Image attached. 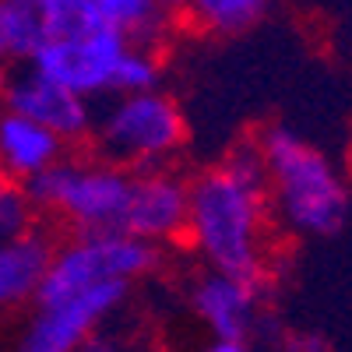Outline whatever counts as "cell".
I'll return each instance as SVG.
<instances>
[{"instance_id":"1","label":"cell","mask_w":352,"mask_h":352,"mask_svg":"<svg viewBox=\"0 0 352 352\" xmlns=\"http://www.w3.org/2000/svg\"><path fill=\"white\" fill-rule=\"evenodd\" d=\"M268 222V176L254 138L236 141L219 166L187 180L184 240L208 272L272 285Z\"/></svg>"},{"instance_id":"2","label":"cell","mask_w":352,"mask_h":352,"mask_svg":"<svg viewBox=\"0 0 352 352\" xmlns=\"http://www.w3.org/2000/svg\"><path fill=\"white\" fill-rule=\"evenodd\" d=\"M268 176V208L292 236L328 240L349 219V187L338 162L285 124L264 127L257 138Z\"/></svg>"},{"instance_id":"3","label":"cell","mask_w":352,"mask_h":352,"mask_svg":"<svg viewBox=\"0 0 352 352\" xmlns=\"http://www.w3.org/2000/svg\"><path fill=\"white\" fill-rule=\"evenodd\" d=\"M96 148V159L127 169H162L187 141V120L180 106L166 92H134V96H113V102L92 120L88 134Z\"/></svg>"},{"instance_id":"4","label":"cell","mask_w":352,"mask_h":352,"mask_svg":"<svg viewBox=\"0 0 352 352\" xmlns=\"http://www.w3.org/2000/svg\"><path fill=\"white\" fill-rule=\"evenodd\" d=\"M39 215L60 219L74 236L92 232H124V215L131 201V173L102 159H71L25 184Z\"/></svg>"},{"instance_id":"5","label":"cell","mask_w":352,"mask_h":352,"mask_svg":"<svg viewBox=\"0 0 352 352\" xmlns=\"http://www.w3.org/2000/svg\"><path fill=\"white\" fill-rule=\"evenodd\" d=\"M159 247L141 243L127 232H92V236H71L67 243L53 247L50 268L43 275L36 303L71 300L78 292L99 285H131L159 268Z\"/></svg>"},{"instance_id":"6","label":"cell","mask_w":352,"mask_h":352,"mask_svg":"<svg viewBox=\"0 0 352 352\" xmlns=\"http://www.w3.org/2000/svg\"><path fill=\"white\" fill-rule=\"evenodd\" d=\"M127 46L131 43L116 28L99 21L96 28H88L81 36L46 43L28 60V67H36L50 81L71 88L81 99L113 96V78H116V67H120Z\"/></svg>"},{"instance_id":"7","label":"cell","mask_w":352,"mask_h":352,"mask_svg":"<svg viewBox=\"0 0 352 352\" xmlns=\"http://www.w3.org/2000/svg\"><path fill=\"white\" fill-rule=\"evenodd\" d=\"M127 292L131 285H99L71 300L36 303V317L28 320L14 352H78L88 335H96L99 324L127 303Z\"/></svg>"},{"instance_id":"8","label":"cell","mask_w":352,"mask_h":352,"mask_svg":"<svg viewBox=\"0 0 352 352\" xmlns=\"http://www.w3.org/2000/svg\"><path fill=\"white\" fill-rule=\"evenodd\" d=\"M264 296H268L264 282H247V278L208 272V268L190 282V310L212 331V338H222V342L257 338L261 324L268 320Z\"/></svg>"},{"instance_id":"9","label":"cell","mask_w":352,"mask_h":352,"mask_svg":"<svg viewBox=\"0 0 352 352\" xmlns=\"http://www.w3.org/2000/svg\"><path fill=\"white\" fill-rule=\"evenodd\" d=\"M0 102H4V109L39 124L53 138H60L64 144L88 141V134H92V120H96L92 102L74 96L71 88L50 81L46 74H39L28 64L8 78V88H4V99Z\"/></svg>"},{"instance_id":"10","label":"cell","mask_w":352,"mask_h":352,"mask_svg":"<svg viewBox=\"0 0 352 352\" xmlns=\"http://www.w3.org/2000/svg\"><path fill=\"white\" fill-rule=\"evenodd\" d=\"M187 226V176L169 166L131 173V201L124 215V232L141 243L184 240Z\"/></svg>"},{"instance_id":"11","label":"cell","mask_w":352,"mask_h":352,"mask_svg":"<svg viewBox=\"0 0 352 352\" xmlns=\"http://www.w3.org/2000/svg\"><path fill=\"white\" fill-rule=\"evenodd\" d=\"M67 155V144L39 124L0 109V180L28 184Z\"/></svg>"},{"instance_id":"12","label":"cell","mask_w":352,"mask_h":352,"mask_svg":"<svg viewBox=\"0 0 352 352\" xmlns=\"http://www.w3.org/2000/svg\"><path fill=\"white\" fill-rule=\"evenodd\" d=\"M53 247L56 240L43 226L18 240H0V310H21L36 303Z\"/></svg>"},{"instance_id":"13","label":"cell","mask_w":352,"mask_h":352,"mask_svg":"<svg viewBox=\"0 0 352 352\" xmlns=\"http://www.w3.org/2000/svg\"><path fill=\"white\" fill-rule=\"evenodd\" d=\"M92 8L99 21L116 28L131 46L155 50L169 25V11L159 8V0H92Z\"/></svg>"},{"instance_id":"14","label":"cell","mask_w":352,"mask_h":352,"mask_svg":"<svg viewBox=\"0 0 352 352\" xmlns=\"http://www.w3.org/2000/svg\"><path fill=\"white\" fill-rule=\"evenodd\" d=\"M46 46L43 0H0V50L4 60L28 64Z\"/></svg>"},{"instance_id":"15","label":"cell","mask_w":352,"mask_h":352,"mask_svg":"<svg viewBox=\"0 0 352 352\" xmlns=\"http://www.w3.org/2000/svg\"><path fill=\"white\" fill-rule=\"evenodd\" d=\"M184 11L208 32L240 36L264 18L268 0H184Z\"/></svg>"},{"instance_id":"16","label":"cell","mask_w":352,"mask_h":352,"mask_svg":"<svg viewBox=\"0 0 352 352\" xmlns=\"http://www.w3.org/2000/svg\"><path fill=\"white\" fill-rule=\"evenodd\" d=\"M43 18H46V43L81 36L99 25L92 0H43Z\"/></svg>"},{"instance_id":"17","label":"cell","mask_w":352,"mask_h":352,"mask_svg":"<svg viewBox=\"0 0 352 352\" xmlns=\"http://www.w3.org/2000/svg\"><path fill=\"white\" fill-rule=\"evenodd\" d=\"M39 226V212L25 184L0 180V240H18Z\"/></svg>"},{"instance_id":"18","label":"cell","mask_w":352,"mask_h":352,"mask_svg":"<svg viewBox=\"0 0 352 352\" xmlns=\"http://www.w3.org/2000/svg\"><path fill=\"white\" fill-rule=\"evenodd\" d=\"M159 85V56L148 46H127L120 67L113 78V96H134V92H152Z\"/></svg>"},{"instance_id":"19","label":"cell","mask_w":352,"mask_h":352,"mask_svg":"<svg viewBox=\"0 0 352 352\" xmlns=\"http://www.w3.org/2000/svg\"><path fill=\"white\" fill-rule=\"evenodd\" d=\"M278 352H335V345L317 331H303V335H282Z\"/></svg>"},{"instance_id":"20","label":"cell","mask_w":352,"mask_h":352,"mask_svg":"<svg viewBox=\"0 0 352 352\" xmlns=\"http://www.w3.org/2000/svg\"><path fill=\"white\" fill-rule=\"evenodd\" d=\"M78 352H134L131 342H124L120 335H106V331H96V335H88Z\"/></svg>"},{"instance_id":"21","label":"cell","mask_w":352,"mask_h":352,"mask_svg":"<svg viewBox=\"0 0 352 352\" xmlns=\"http://www.w3.org/2000/svg\"><path fill=\"white\" fill-rule=\"evenodd\" d=\"M201 352H254L250 342H222V338H212Z\"/></svg>"},{"instance_id":"22","label":"cell","mask_w":352,"mask_h":352,"mask_svg":"<svg viewBox=\"0 0 352 352\" xmlns=\"http://www.w3.org/2000/svg\"><path fill=\"white\" fill-rule=\"evenodd\" d=\"M159 8L173 14V11H184V0H159Z\"/></svg>"},{"instance_id":"23","label":"cell","mask_w":352,"mask_h":352,"mask_svg":"<svg viewBox=\"0 0 352 352\" xmlns=\"http://www.w3.org/2000/svg\"><path fill=\"white\" fill-rule=\"evenodd\" d=\"M8 78H11L8 64H0V99H4V88H8Z\"/></svg>"},{"instance_id":"24","label":"cell","mask_w":352,"mask_h":352,"mask_svg":"<svg viewBox=\"0 0 352 352\" xmlns=\"http://www.w3.org/2000/svg\"><path fill=\"white\" fill-rule=\"evenodd\" d=\"M0 64H8V60H4V50H0Z\"/></svg>"}]
</instances>
